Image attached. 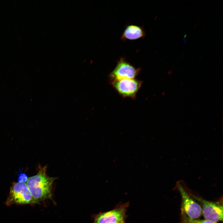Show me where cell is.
Wrapping results in <instances>:
<instances>
[{
  "instance_id": "cell-1",
  "label": "cell",
  "mask_w": 223,
  "mask_h": 223,
  "mask_svg": "<svg viewBox=\"0 0 223 223\" xmlns=\"http://www.w3.org/2000/svg\"><path fill=\"white\" fill-rule=\"evenodd\" d=\"M47 168L40 167L37 173L28 178L26 184L34 199L39 203L46 199H52V186L56 177L46 173Z\"/></svg>"
},
{
  "instance_id": "cell-2",
  "label": "cell",
  "mask_w": 223,
  "mask_h": 223,
  "mask_svg": "<svg viewBox=\"0 0 223 223\" xmlns=\"http://www.w3.org/2000/svg\"><path fill=\"white\" fill-rule=\"evenodd\" d=\"M129 202L118 204L113 209L95 215L93 223H126Z\"/></svg>"
},
{
  "instance_id": "cell-3",
  "label": "cell",
  "mask_w": 223,
  "mask_h": 223,
  "mask_svg": "<svg viewBox=\"0 0 223 223\" xmlns=\"http://www.w3.org/2000/svg\"><path fill=\"white\" fill-rule=\"evenodd\" d=\"M8 204H28L38 203L33 197L26 183H13L10 189Z\"/></svg>"
},
{
  "instance_id": "cell-4",
  "label": "cell",
  "mask_w": 223,
  "mask_h": 223,
  "mask_svg": "<svg viewBox=\"0 0 223 223\" xmlns=\"http://www.w3.org/2000/svg\"><path fill=\"white\" fill-rule=\"evenodd\" d=\"M115 89L124 97L134 98L140 89L142 82L134 79L125 78L111 81Z\"/></svg>"
},
{
  "instance_id": "cell-5",
  "label": "cell",
  "mask_w": 223,
  "mask_h": 223,
  "mask_svg": "<svg viewBox=\"0 0 223 223\" xmlns=\"http://www.w3.org/2000/svg\"><path fill=\"white\" fill-rule=\"evenodd\" d=\"M141 70L136 68L124 58H121L109 75L111 81L122 79H134Z\"/></svg>"
},
{
  "instance_id": "cell-6",
  "label": "cell",
  "mask_w": 223,
  "mask_h": 223,
  "mask_svg": "<svg viewBox=\"0 0 223 223\" xmlns=\"http://www.w3.org/2000/svg\"><path fill=\"white\" fill-rule=\"evenodd\" d=\"M177 186L181 195L184 212L190 219H195L199 217L202 212L200 205L190 197L180 183H178Z\"/></svg>"
},
{
  "instance_id": "cell-7",
  "label": "cell",
  "mask_w": 223,
  "mask_h": 223,
  "mask_svg": "<svg viewBox=\"0 0 223 223\" xmlns=\"http://www.w3.org/2000/svg\"><path fill=\"white\" fill-rule=\"evenodd\" d=\"M202 205V212L206 220L216 222L223 220V206L204 199L197 198Z\"/></svg>"
},
{
  "instance_id": "cell-8",
  "label": "cell",
  "mask_w": 223,
  "mask_h": 223,
  "mask_svg": "<svg viewBox=\"0 0 223 223\" xmlns=\"http://www.w3.org/2000/svg\"><path fill=\"white\" fill-rule=\"evenodd\" d=\"M146 33L144 28L137 25L129 24L125 28L121 37L122 40H135L144 37Z\"/></svg>"
},
{
  "instance_id": "cell-9",
  "label": "cell",
  "mask_w": 223,
  "mask_h": 223,
  "mask_svg": "<svg viewBox=\"0 0 223 223\" xmlns=\"http://www.w3.org/2000/svg\"><path fill=\"white\" fill-rule=\"evenodd\" d=\"M186 223H217L210 221L206 220H197L195 219H192L190 218H186Z\"/></svg>"
},
{
  "instance_id": "cell-10",
  "label": "cell",
  "mask_w": 223,
  "mask_h": 223,
  "mask_svg": "<svg viewBox=\"0 0 223 223\" xmlns=\"http://www.w3.org/2000/svg\"><path fill=\"white\" fill-rule=\"evenodd\" d=\"M28 179V178L25 174L23 173H20L18 178V182L23 183L26 182Z\"/></svg>"
},
{
  "instance_id": "cell-11",
  "label": "cell",
  "mask_w": 223,
  "mask_h": 223,
  "mask_svg": "<svg viewBox=\"0 0 223 223\" xmlns=\"http://www.w3.org/2000/svg\"><path fill=\"white\" fill-rule=\"evenodd\" d=\"M183 40L185 44H186L187 43V41L186 39L185 38H184L183 39Z\"/></svg>"
},
{
  "instance_id": "cell-12",
  "label": "cell",
  "mask_w": 223,
  "mask_h": 223,
  "mask_svg": "<svg viewBox=\"0 0 223 223\" xmlns=\"http://www.w3.org/2000/svg\"><path fill=\"white\" fill-rule=\"evenodd\" d=\"M184 55H185V53H184L182 54V55L181 56V58H183L184 57Z\"/></svg>"
},
{
  "instance_id": "cell-13",
  "label": "cell",
  "mask_w": 223,
  "mask_h": 223,
  "mask_svg": "<svg viewBox=\"0 0 223 223\" xmlns=\"http://www.w3.org/2000/svg\"><path fill=\"white\" fill-rule=\"evenodd\" d=\"M186 36H187V35H186H186L184 36V38H185V37H186Z\"/></svg>"
},
{
  "instance_id": "cell-14",
  "label": "cell",
  "mask_w": 223,
  "mask_h": 223,
  "mask_svg": "<svg viewBox=\"0 0 223 223\" xmlns=\"http://www.w3.org/2000/svg\"><path fill=\"white\" fill-rule=\"evenodd\" d=\"M202 58V57H200V58L199 59H201Z\"/></svg>"
}]
</instances>
